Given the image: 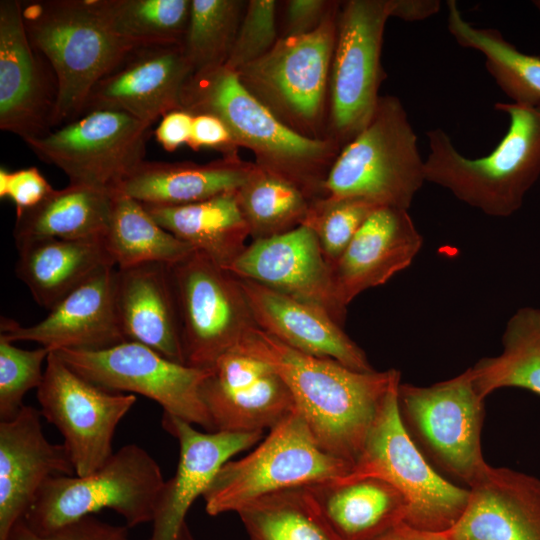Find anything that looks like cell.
Masks as SVG:
<instances>
[{
  "label": "cell",
  "instance_id": "cell-35",
  "mask_svg": "<svg viewBox=\"0 0 540 540\" xmlns=\"http://www.w3.org/2000/svg\"><path fill=\"white\" fill-rule=\"evenodd\" d=\"M237 514L250 540H342L305 486L263 496Z\"/></svg>",
  "mask_w": 540,
  "mask_h": 540
},
{
  "label": "cell",
  "instance_id": "cell-23",
  "mask_svg": "<svg viewBox=\"0 0 540 540\" xmlns=\"http://www.w3.org/2000/svg\"><path fill=\"white\" fill-rule=\"evenodd\" d=\"M448 540H540V479L488 465Z\"/></svg>",
  "mask_w": 540,
  "mask_h": 540
},
{
  "label": "cell",
  "instance_id": "cell-11",
  "mask_svg": "<svg viewBox=\"0 0 540 540\" xmlns=\"http://www.w3.org/2000/svg\"><path fill=\"white\" fill-rule=\"evenodd\" d=\"M394 0H349L337 17L327 117V138L341 149L372 119L386 77L381 53Z\"/></svg>",
  "mask_w": 540,
  "mask_h": 540
},
{
  "label": "cell",
  "instance_id": "cell-26",
  "mask_svg": "<svg viewBox=\"0 0 540 540\" xmlns=\"http://www.w3.org/2000/svg\"><path fill=\"white\" fill-rule=\"evenodd\" d=\"M255 167L238 154L207 163L143 160L116 191L144 205H183L238 190Z\"/></svg>",
  "mask_w": 540,
  "mask_h": 540
},
{
  "label": "cell",
  "instance_id": "cell-24",
  "mask_svg": "<svg viewBox=\"0 0 540 540\" xmlns=\"http://www.w3.org/2000/svg\"><path fill=\"white\" fill-rule=\"evenodd\" d=\"M115 302L126 341L186 365L171 265L150 262L117 268Z\"/></svg>",
  "mask_w": 540,
  "mask_h": 540
},
{
  "label": "cell",
  "instance_id": "cell-31",
  "mask_svg": "<svg viewBox=\"0 0 540 540\" xmlns=\"http://www.w3.org/2000/svg\"><path fill=\"white\" fill-rule=\"evenodd\" d=\"M207 377L200 396L215 431L271 430L296 409L287 385L272 368L256 382L236 388L220 387Z\"/></svg>",
  "mask_w": 540,
  "mask_h": 540
},
{
  "label": "cell",
  "instance_id": "cell-41",
  "mask_svg": "<svg viewBox=\"0 0 540 540\" xmlns=\"http://www.w3.org/2000/svg\"><path fill=\"white\" fill-rule=\"evenodd\" d=\"M276 8L274 0L247 1L226 68L237 72L274 46L278 40Z\"/></svg>",
  "mask_w": 540,
  "mask_h": 540
},
{
  "label": "cell",
  "instance_id": "cell-20",
  "mask_svg": "<svg viewBox=\"0 0 540 540\" xmlns=\"http://www.w3.org/2000/svg\"><path fill=\"white\" fill-rule=\"evenodd\" d=\"M41 411L24 405L9 421H0V540H11L18 522L48 479L75 475L64 444L44 435Z\"/></svg>",
  "mask_w": 540,
  "mask_h": 540
},
{
  "label": "cell",
  "instance_id": "cell-6",
  "mask_svg": "<svg viewBox=\"0 0 540 540\" xmlns=\"http://www.w3.org/2000/svg\"><path fill=\"white\" fill-rule=\"evenodd\" d=\"M425 182L424 160L407 112L397 97L386 95L367 126L340 150L324 190L329 196L408 210Z\"/></svg>",
  "mask_w": 540,
  "mask_h": 540
},
{
  "label": "cell",
  "instance_id": "cell-16",
  "mask_svg": "<svg viewBox=\"0 0 540 540\" xmlns=\"http://www.w3.org/2000/svg\"><path fill=\"white\" fill-rule=\"evenodd\" d=\"M58 83L32 45L21 1H0V128L27 141L53 130Z\"/></svg>",
  "mask_w": 540,
  "mask_h": 540
},
{
  "label": "cell",
  "instance_id": "cell-33",
  "mask_svg": "<svg viewBox=\"0 0 540 540\" xmlns=\"http://www.w3.org/2000/svg\"><path fill=\"white\" fill-rule=\"evenodd\" d=\"M104 246L115 266L174 265L194 249L158 224L136 199L115 191Z\"/></svg>",
  "mask_w": 540,
  "mask_h": 540
},
{
  "label": "cell",
  "instance_id": "cell-27",
  "mask_svg": "<svg viewBox=\"0 0 540 540\" xmlns=\"http://www.w3.org/2000/svg\"><path fill=\"white\" fill-rule=\"evenodd\" d=\"M305 487L342 540H373L406 518L404 497L378 477H344Z\"/></svg>",
  "mask_w": 540,
  "mask_h": 540
},
{
  "label": "cell",
  "instance_id": "cell-19",
  "mask_svg": "<svg viewBox=\"0 0 540 540\" xmlns=\"http://www.w3.org/2000/svg\"><path fill=\"white\" fill-rule=\"evenodd\" d=\"M115 275L116 266L103 267L31 326L2 317L0 339L32 341L50 351H99L126 341L117 316Z\"/></svg>",
  "mask_w": 540,
  "mask_h": 540
},
{
  "label": "cell",
  "instance_id": "cell-47",
  "mask_svg": "<svg viewBox=\"0 0 540 540\" xmlns=\"http://www.w3.org/2000/svg\"><path fill=\"white\" fill-rule=\"evenodd\" d=\"M441 7L437 0H394L392 17L404 21H420L436 14Z\"/></svg>",
  "mask_w": 540,
  "mask_h": 540
},
{
  "label": "cell",
  "instance_id": "cell-44",
  "mask_svg": "<svg viewBox=\"0 0 540 540\" xmlns=\"http://www.w3.org/2000/svg\"><path fill=\"white\" fill-rule=\"evenodd\" d=\"M187 145L193 150L209 148L220 151L223 155L238 154L240 149L226 124L217 116L208 113L194 115Z\"/></svg>",
  "mask_w": 540,
  "mask_h": 540
},
{
  "label": "cell",
  "instance_id": "cell-45",
  "mask_svg": "<svg viewBox=\"0 0 540 540\" xmlns=\"http://www.w3.org/2000/svg\"><path fill=\"white\" fill-rule=\"evenodd\" d=\"M339 4L338 1L328 0H289L286 5L283 37L314 31Z\"/></svg>",
  "mask_w": 540,
  "mask_h": 540
},
{
  "label": "cell",
  "instance_id": "cell-25",
  "mask_svg": "<svg viewBox=\"0 0 540 540\" xmlns=\"http://www.w3.org/2000/svg\"><path fill=\"white\" fill-rule=\"evenodd\" d=\"M239 279L258 328L299 352L330 358L356 371L375 370L365 352L327 312Z\"/></svg>",
  "mask_w": 540,
  "mask_h": 540
},
{
  "label": "cell",
  "instance_id": "cell-8",
  "mask_svg": "<svg viewBox=\"0 0 540 540\" xmlns=\"http://www.w3.org/2000/svg\"><path fill=\"white\" fill-rule=\"evenodd\" d=\"M396 380L387 392L365 444L347 478L378 477L407 503L405 523L436 533L451 529L462 516L469 489L444 478L406 431L398 408Z\"/></svg>",
  "mask_w": 540,
  "mask_h": 540
},
{
  "label": "cell",
  "instance_id": "cell-17",
  "mask_svg": "<svg viewBox=\"0 0 540 540\" xmlns=\"http://www.w3.org/2000/svg\"><path fill=\"white\" fill-rule=\"evenodd\" d=\"M161 424L178 441L179 460L157 500L148 540H195L186 522L190 507L203 496L218 470L233 456L254 446L263 432H201L166 412Z\"/></svg>",
  "mask_w": 540,
  "mask_h": 540
},
{
  "label": "cell",
  "instance_id": "cell-18",
  "mask_svg": "<svg viewBox=\"0 0 540 540\" xmlns=\"http://www.w3.org/2000/svg\"><path fill=\"white\" fill-rule=\"evenodd\" d=\"M226 270L318 307L344 324L347 310L335 296L331 268L316 236L304 225L272 238L253 240Z\"/></svg>",
  "mask_w": 540,
  "mask_h": 540
},
{
  "label": "cell",
  "instance_id": "cell-28",
  "mask_svg": "<svg viewBox=\"0 0 540 540\" xmlns=\"http://www.w3.org/2000/svg\"><path fill=\"white\" fill-rule=\"evenodd\" d=\"M16 246V274L34 300L48 310L103 267L115 266L103 238L36 239Z\"/></svg>",
  "mask_w": 540,
  "mask_h": 540
},
{
  "label": "cell",
  "instance_id": "cell-12",
  "mask_svg": "<svg viewBox=\"0 0 540 540\" xmlns=\"http://www.w3.org/2000/svg\"><path fill=\"white\" fill-rule=\"evenodd\" d=\"M171 272L185 363L211 368L257 326L240 279L196 250Z\"/></svg>",
  "mask_w": 540,
  "mask_h": 540
},
{
  "label": "cell",
  "instance_id": "cell-10",
  "mask_svg": "<svg viewBox=\"0 0 540 540\" xmlns=\"http://www.w3.org/2000/svg\"><path fill=\"white\" fill-rule=\"evenodd\" d=\"M484 398L470 368L430 386L400 383L402 423L427 460L471 487L488 467L482 453Z\"/></svg>",
  "mask_w": 540,
  "mask_h": 540
},
{
  "label": "cell",
  "instance_id": "cell-9",
  "mask_svg": "<svg viewBox=\"0 0 540 540\" xmlns=\"http://www.w3.org/2000/svg\"><path fill=\"white\" fill-rule=\"evenodd\" d=\"M351 469V463L319 446L295 409L251 453L218 470L202 496L205 510L211 516L237 513L263 496L342 479Z\"/></svg>",
  "mask_w": 540,
  "mask_h": 540
},
{
  "label": "cell",
  "instance_id": "cell-39",
  "mask_svg": "<svg viewBox=\"0 0 540 540\" xmlns=\"http://www.w3.org/2000/svg\"><path fill=\"white\" fill-rule=\"evenodd\" d=\"M378 208L380 207L363 198L325 195L310 201L302 225L312 230L326 262L331 267Z\"/></svg>",
  "mask_w": 540,
  "mask_h": 540
},
{
  "label": "cell",
  "instance_id": "cell-1",
  "mask_svg": "<svg viewBox=\"0 0 540 540\" xmlns=\"http://www.w3.org/2000/svg\"><path fill=\"white\" fill-rule=\"evenodd\" d=\"M234 350L268 364L287 385L319 446L352 466L387 392L401 377L396 369L361 372L299 352L257 326Z\"/></svg>",
  "mask_w": 540,
  "mask_h": 540
},
{
  "label": "cell",
  "instance_id": "cell-37",
  "mask_svg": "<svg viewBox=\"0 0 540 540\" xmlns=\"http://www.w3.org/2000/svg\"><path fill=\"white\" fill-rule=\"evenodd\" d=\"M236 198L253 240L272 238L301 226L310 203L296 186L257 165L236 191Z\"/></svg>",
  "mask_w": 540,
  "mask_h": 540
},
{
  "label": "cell",
  "instance_id": "cell-46",
  "mask_svg": "<svg viewBox=\"0 0 540 540\" xmlns=\"http://www.w3.org/2000/svg\"><path fill=\"white\" fill-rule=\"evenodd\" d=\"M194 115L180 108L165 114L155 130L158 143L169 152L188 144Z\"/></svg>",
  "mask_w": 540,
  "mask_h": 540
},
{
  "label": "cell",
  "instance_id": "cell-15",
  "mask_svg": "<svg viewBox=\"0 0 540 540\" xmlns=\"http://www.w3.org/2000/svg\"><path fill=\"white\" fill-rule=\"evenodd\" d=\"M40 411L63 436L75 475L99 469L113 455L117 426L136 402L134 394L107 390L70 368L55 351L37 389Z\"/></svg>",
  "mask_w": 540,
  "mask_h": 540
},
{
  "label": "cell",
  "instance_id": "cell-7",
  "mask_svg": "<svg viewBox=\"0 0 540 540\" xmlns=\"http://www.w3.org/2000/svg\"><path fill=\"white\" fill-rule=\"evenodd\" d=\"M341 4L314 31L279 37L262 57L236 72L242 85L282 123L326 139V102Z\"/></svg>",
  "mask_w": 540,
  "mask_h": 540
},
{
  "label": "cell",
  "instance_id": "cell-5",
  "mask_svg": "<svg viewBox=\"0 0 540 540\" xmlns=\"http://www.w3.org/2000/svg\"><path fill=\"white\" fill-rule=\"evenodd\" d=\"M165 481L159 464L144 448L126 444L88 475L48 479L23 521L30 530L44 535L111 509L133 528L153 521Z\"/></svg>",
  "mask_w": 540,
  "mask_h": 540
},
{
  "label": "cell",
  "instance_id": "cell-32",
  "mask_svg": "<svg viewBox=\"0 0 540 540\" xmlns=\"http://www.w3.org/2000/svg\"><path fill=\"white\" fill-rule=\"evenodd\" d=\"M447 28L456 42L485 57L486 70L512 103L540 104V57L519 51L496 29L467 22L455 0L447 1Z\"/></svg>",
  "mask_w": 540,
  "mask_h": 540
},
{
  "label": "cell",
  "instance_id": "cell-14",
  "mask_svg": "<svg viewBox=\"0 0 540 540\" xmlns=\"http://www.w3.org/2000/svg\"><path fill=\"white\" fill-rule=\"evenodd\" d=\"M55 352L70 368L98 386L143 395L157 402L163 412L215 432L200 396L210 368L176 363L133 341L99 351Z\"/></svg>",
  "mask_w": 540,
  "mask_h": 540
},
{
  "label": "cell",
  "instance_id": "cell-4",
  "mask_svg": "<svg viewBox=\"0 0 540 540\" xmlns=\"http://www.w3.org/2000/svg\"><path fill=\"white\" fill-rule=\"evenodd\" d=\"M32 45L58 83L53 128L80 117L97 83L138 47L115 35L93 0L21 1Z\"/></svg>",
  "mask_w": 540,
  "mask_h": 540
},
{
  "label": "cell",
  "instance_id": "cell-13",
  "mask_svg": "<svg viewBox=\"0 0 540 540\" xmlns=\"http://www.w3.org/2000/svg\"><path fill=\"white\" fill-rule=\"evenodd\" d=\"M151 126L119 110L95 108L26 144L61 169L69 184L115 192L144 160Z\"/></svg>",
  "mask_w": 540,
  "mask_h": 540
},
{
  "label": "cell",
  "instance_id": "cell-48",
  "mask_svg": "<svg viewBox=\"0 0 540 540\" xmlns=\"http://www.w3.org/2000/svg\"><path fill=\"white\" fill-rule=\"evenodd\" d=\"M373 540H448L443 533L414 528L401 522Z\"/></svg>",
  "mask_w": 540,
  "mask_h": 540
},
{
  "label": "cell",
  "instance_id": "cell-36",
  "mask_svg": "<svg viewBox=\"0 0 540 540\" xmlns=\"http://www.w3.org/2000/svg\"><path fill=\"white\" fill-rule=\"evenodd\" d=\"M108 28L138 47L182 44L191 0H93Z\"/></svg>",
  "mask_w": 540,
  "mask_h": 540
},
{
  "label": "cell",
  "instance_id": "cell-40",
  "mask_svg": "<svg viewBox=\"0 0 540 540\" xmlns=\"http://www.w3.org/2000/svg\"><path fill=\"white\" fill-rule=\"evenodd\" d=\"M51 351L43 346L26 350L0 339V419L15 418L23 406L24 395L36 390L44 377L43 364Z\"/></svg>",
  "mask_w": 540,
  "mask_h": 540
},
{
  "label": "cell",
  "instance_id": "cell-49",
  "mask_svg": "<svg viewBox=\"0 0 540 540\" xmlns=\"http://www.w3.org/2000/svg\"><path fill=\"white\" fill-rule=\"evenodd\" d=\"M533 5L536 7V9L540 12V0L533 1Z\"/></svg>",
  "mask_w": 540,
  "mask_h": 540
},
{
  "label": "cell",
  "instance_id": "cell-21",
  "mask_svg": "<svg viewBox=\"0 0 540 540\" xmlns=\"http://www.w3.org/2000/svg\"><path fill=\"white\" fill-rule=\"evenodd\" d=\"M192 74L182 44L137 48L97 83L85 112L114 109L152 125L182 108V91Z\"/></svg>",
  "mask_w": 540,
  "mask_h": 540
},
{
  "label": "cell",
  "instance_id": "cell-38",
  "mask_svg": "<svg viewBox=\"0 0 540 540\" xmlns=\"http://www.w3.org/2000/svg\"><path fill=\"white\" fill-rule=\"evenodd\" d=\"M246 4L242 0H191L182 47L193 74L225 65Z\"/></svg>",
  "mask_w": 540,
  "mask_h": 540
},
{
  "label": "cell",
  "instance_id": "cell-3",
  "mask_svg": "<svg viewBox=\"0 0 540 540\" xmlns=\"http://www.w3.org/2000/svg\"><path fill=\"white\" fill-rule=\"evenodd\" d=\"M509 118L506 135L488 155L468 158L440 128L426 132V181L492 217L518 211L540 177V104L496 103Z\"/></svg>",
  "mask_w": 540,
  "mask_h": 540
},
{
  "label": "cell",
  "instance_id": "cell-42",
  "mask_svg": "<svg viewBox=\"0 0 540 540\" xmlns=\"http://www.w3.org/2000/svg\"><path fill=\"white\" fill-rule=\"evenodd\" d=\"M11 540H130V537L128 526L88 515L44 535L33 532L21 520L14 527Z\"/></svg>",
  "mask_w": 540,
  "mask_h": 540
},
{
  "label": "cell",
  "instance_id": "cell-29",
  "mask_svg": "<svg viewBox=\"0 0 540 540\" xmlns=\"http://www.w3.org/2000/svg\"><path fill=\"white\" fill-rule=\"evenodd\" d=\"M236 191L183 205H143L164 229L227 269L245 250L250 236Z\"/></svg>",
  "mask_w": 540,
  "mask_h": 540
},
{
  "label": "cell",
  "instance_id": "cell-30",
  "mask_svg": "<svg viewBox=\"0 0 540 540\" xmlns=\"http://www.w3.org/2000/svg\"><path fill=\"white\" fill-rule=\"evenodd\" d=\"M115 192L69 184L17 216L16 244L36 239H101L107 230Z\"/></svg>",
  "mask_w": 540,
  "mask_h": 540
},
{
  "label": "cell",
  "instance_id": "cell-43",
  "mask_svg": "<svg viewBox=\"0 0 540 540\" xmlns=\"http://www.w3.org/2000/svg\"><path fill=\"white\" fill-rule=\"evenodd\" d=\"M53 189L37 167L17 171L0 169V197L14 203L17 216L37 206Z\"/></svg>",
  "mask_w": 540,
  "mask_h": 540
},
{
  "label": "cell",
  "instance_id": "cell-22",
  "mask_svg": "<svg viewBox=\"0 0 540 540\" xmlns=\"http://www.w3.org/2000/svg\"><path fill=\"white\" fill-rule=\"evenodd\" d=\"M422 245L408 210L376 209L330 267L338 302L347 308L363 291L385 284L411 265Z\"/></svg>",
  "mask_w": 540,
  "mask_h": 540
},
{
  "label": "cell",
  "instance_id": "cell-2",
  "mask_svg": "<svg viewBox=\"0 0 540 540\" xmlns=\"http://www.w3.org/2000/svg\"><path fill=\"white\" fill-rule=\"evenodd\" d=\"M181 106L193 115L220 118L238 147L253 153L259 168L290 182L310 201L325 196L324 185L341 147L287 127L242 85L236 72L222 66L192 74Z\"/></svg>",
  "mask_w": 540,
  "mask_h": 540
},
{
  "label": "cell",
  "instance_id": "cell-34",
  "mask_svg": "<svg viewBox=\"0 0 540 540\" xmlns=\"http://www.w3.org/2000/svg\"><path fill=\"white\" fill-rule=\"evenodd\" d=\"M502 352L470 367L475 387L485 399L506 387L527 389L540 396V308L518 309L502 335Z\"/></svg>",
  "mask_w": 540,
  "mask_h": 540
}]
</instances>
